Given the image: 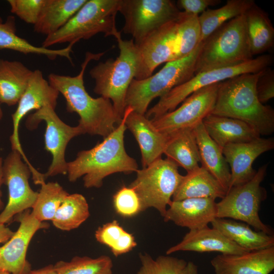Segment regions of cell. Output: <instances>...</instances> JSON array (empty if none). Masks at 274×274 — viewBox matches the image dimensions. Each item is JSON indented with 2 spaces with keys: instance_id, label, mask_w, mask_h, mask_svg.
<instances>
[{
  "instance_id": "obj_36",
  "label": "cell",
  "mask_w": 274,
  "mask_h": 274,
  "mask_svg": "<svg viewBox=\"0 0 274 274\" xmlns=\"http://www.w3.org/2000/svg\"><path fill=\"white\" fill-rule=\"evenodd\" d=\"M177 50L176 59L191 53L201 42L198 15L181 11L178 19Z\"/></svg>"
},
{
  "instance_id": "obj_30",
  "label": "cell",
  "mask_w": 274,
  "mask_h": 274,
  "mask_svg": "<svg viewBox=\"0 0 274 274\" xmlns=\"http://www.w3.org/2000/svg\"><path fill=\"white\" fill-rule=\"evenodd\" d=\"M87 0H46L34 31L48 36L63 27Z\"/></svg>"
},
{
  "instance_id": "obj_5",
  "label": "cell",
  "mask_w": 274,
  "mask_h": 274,
  "mask_svg": "<svg viewBox=\"0 0 274 274\" xmlns=\"http://www.w3.org/2000/svg\"><path fill=\"white\" fill-rule=\"evenodd\" d=\"M253 57L244 14L224 23L202 42L194 75L236 65Z\"/></svg>"
},
{
  "instance_id": "obj_48",
  "label": "cell",
  "mask_w": 274,
  "mask_h": 274,
  "mask_svg": "<svg viewBox=\"0 0 274 274\" xmlns=\"http://www.w3.org/2000/svg\"><path fill=\"white\" fill-rule=\"evenodd\" d=\"M3 115V111L1 107V102H0V120L2 118Z\"/></svg>"
},
{
  "instance_id": "obj_46",
  "label": "cell",
  "mask_w": 274,
  "mask_h": 274,
  "mask_svg": "<svg viewBox=\"0 0 274 274\" xmlns=\"http://www.w3.org/2000/svg\"><path fill=\"white\" fill-rule=\"evenodd\" d=\"M3 160L2 157H0V212H2L4 208V203L2 200V192L1 187L4 183L3 177Z\"/></svg>"
},
{
  "instance_id": "obj_20",
  "label": "cell",
  "mask_w": 274,
  "mask_h": 274,
  "mask_svg": "<svg viewBox=\"0 0 274 274\" xmlns=\"http://www.w3.org/2000/svg\"><path fill=\"white\" fill-rule=\"evenodd\" d=\"M163 217L164 222L191 230L200 229L216 218L215 199L211 198H188L172 200Z\"/></svg>"
},
{
  "instance_id": "obj_19",
  "label": "cell",
  "mask_w": 274,
  "mask_h": 274,
  "mask_svg": "<svg viewBox=\"0 0 274 274\" xmlns=\"http://www.w3.org/2000/svg\"><path fill=\"white\" fill-rule=\"evenodd\" d=\"M211 263L215 274H269L274 269V246L241 254H221Z\"/></svg>"
},
{
  "instance_id": "obj_49",
  "label": "cell",
  "mask_w": 274,
  "mask_h": 274,
  "mask_svg": "<svg viewBox=\"0 0 274 274\" xmlns=\"http://www.w3.org/2000/svg\"><path fill=\"white\" fill-rule=\"evenodd\" d=\"M0 274H10V273L7 272H3L1 273Z\"/></svg>"
},
{
  "instance_id": "obj_21",
  "label": "cell",
  "mask_w": 274,
  "mask_h": 274,
  "mask_svg": "<svg viewBox=\"0 0 274 274\" xmlns=\"http://www.w3.org/2000/svg\"><path fill=\"white\" fill-rule=\"evenodd\" d=\"M179 251L217 252L224 254H236L248 251L230 240L218 230L207 226L190 230L180 242L166 251V255Z\"/></svg>"
},
{
  "instance_id": "obj_2",
  "label": "cell",
  "mask_w": 274,
  "mask_h": 274,
  "mask_svg": "<svg viewBox=\"0 0 274 274\" xmlns=\"http://www.w3.org/2000/svg\"><path fill=\"white\" fill-rule=\"evenodd\" d=\"M132 110L126 108L121 123L102 142L89 150L79 152L75 160L67 163L69 181L74 182L84 176L85 187L99 188L103 180L110 175L129 174L139 169L136 160L126 152L124 143L125 120Z\"/></svg>"
},
{
  "instance_id": "obj_17",
  "label": "cell",
  "mask_w": 274,
  "mask_h": 274,
  "mask_svg": "<svg viewBox=\"0 0 274 274\" xmlns=\"http://www.w3.org/2000/svg\"><path fill=\"white\" fill-rule=\"evenodd\" d=\"M19 226L13 236L0 247L2 265L10 274H26L31 270L26 259L29 244L35 233L47 224L36 219L28 210L19 214Z\"/></svg>"
},
{
  "instance_id": "obj_29",
  "label": "cell",
  "mask_w": 274,
  "mask_h": 274,
  "mask_svg": "<svg viewBox=\"0 0 274 274\" xmlns=\"http://www.w3.org/2000/svg\"><path fill=\"white\" fill-rule=\"evenodd\" d=\"M167 136L163 151L167 158L187 173L199 166L200 156L193 128L181 129Z\"/></svg>"
},
{
  "instance_id": "obj_8",
  "label": "cell",
  "mask_w": 274,
  "mask_h": 274,
  "mask_svg": "<svg viewBox=\"0 0 274 274\" xmlns=\"http://www.w3.org/2000/svg\"><path fill=\"white\" fill-rule=\"evenodd\" d=\"M129 187L136 193L141 211L153 208L164 217L183 176L172 160L161 157L136 172Z\"/></svg>"
},
{
  "instance_id": "obj_27",
  "label": "cell",
  "mask_w": 274,
  "mask_h": 274,
  "mask_svg": "<svg viewBox=\"0 0 274 274\" xmlns=\"http://www.w3.org/2000/svg\"><path fill=\"white\" fill-rule=\"evenodd\" d=\"M75 43H71L67 47L60 49L34 46L16 34V21L14 16H9L5 21L0 17V49H10L24 54L42 55L51 60L55 59L58 56L63 57L72 63L71 53Z\"/></svg>"
},
{
  "instance_id": "obj_15",
  "label": "cell",
  "mask_w": 274,
  "mask_h": 274,
  "mask_svg": "<svg viewBox=\"0 0 274 274\" xmlns=\"http://www.w3.org/2000/svg\"><path fill=\"white\" fill-rule=\"evenodd\" d=\"M177 19L162 25L136 45L140 55V65L135 79H146L161 64L176 60Z\"/></svg>"
},
{
  "instance_id": "obj_43",
  "label": "cell",
  "mask_w": 274,
  "mask_h": 274,
  "mask_svg": "<svg viewBox=\"0 0 274 274\" xmlns=\"http://www.w3.org/2000/svg\"><path fill=\"white\" fill-rule=\"evenodd\" d=\"M14 233V232L7 227L5 224L0 223V244L6 243Z\"/></svg>"
},
{
  "instance_id": "obj_4",
  "label": "cell",
  "mask_w": 274,
  "mask_h": 274,
  "mask_svg": "<svg viewBox=\"0 0 274 274\" xmlns=\"http://www.w3.org/2000/svg\"><path fill=\"white\" fill-rule=\"evenodd\" d=\"M121 33L120 31L115 37L119 49L118 56L99 62L89 74L95 81L94 92L110 100L116 113L123 118L127 92L138 72L140 55L133 40H123Z\"/></svg>"
},
{
  "instance_id": "obj_3",
  "label": "cell",
  "mask_w": 274,
  "mask_h": 274,
  "mask_svg": "<svg viewBox=\"0 0 274 274\" xmlns=\"http://www.w3.org/2000/svg\"><path fill=\"white\" fill-rule=\"evenodd\" d=\"M262 71L241 74L219 83L211 114L242 120L260 135L271 134L274 131L273 109L260 102L256 91Z\"/></svg>"
},
{
  "instance_id": "obj_39",
  "label": "cell",
  "mask_w": 274,
  "mask_h": 274,
  "mask_svg": "<svg viewBox=\"0 0 274 274\" xmlns=\"http://www.w3.org/2000/svg\"><path fill=\"white\" fill-rule=\"evenodd\" d=\"M113 201L116 213L123 217H131L142 212L139 198L129 186L121 187L113 195Z\"/></svg>"
},
{
  "instance_id": "obj_32",
  "label": "cell",
  "mask_w": 274,
  "mask_h": 274,
  "mask_svg": "<svg viewBox=\"0 0 274 274\" xmlns=\"http://www.w3.org/2000/svg\"><path fill=\"white\" fill-rule=\"evenodd\" d=\"M255 4L253 0H228L223 6L219 8L208 9L198 15L201 42L224 23L245 14Z\"/></svg>"
},
{
  "instance_id": "obj_45",
  "label": "cell",
  "mask_w": 274,
  "mask_h": 274,
  "mask_svg": "<svg viewBox=\"0 0 274 274\" xmlns=\"http://www.w3.org/2000/svg\"><path fill=\"white\" fill-rule=\"evenodd\" d=\"M180 274H198L197 266L193 262H188Z\"/></svg>"
},
{
  "instance_id": "obj_38",
  "label": "cell",
  "mask_w": 274,
  "mask_h": 274,
  "mask_svg": "<svg viewBox=\"0 0 274 274\" xmlns=\"http://www.w3.org/2000/svg\"><path fill=\"white\" fill-rule=\"evenodd\" d=\"M141 266L136 274H180L186 265L183 259L169 255H160L153 259L147 253H140Z\"/></svg>"
},
{
  "instance_id": "obj_6",
  "label": "cell",
  "mask_w": 274,
  "mask_h": 274,
  "mask_svg": "<svg viewBox=\"0 0 274 274\" xmlns=\"http://www.w3.org/2000/svg\"><path fill=\"white\" fill-rule=\"evenodd\" d=\"M119 2L120 0H87L63 27L46 36L42 47L48 48L57 44L77 43L99 33L115 37L120 32L116 26Z\"/></svg>"
},
{
  "instance_id": "obj_23",
  "label": "cell",
  "mask_w": 274,
  "mask_h": 274,
  "mask_svg": "<svg viewBox=\"0 0 274 274\" xmlns=\"http://www.w3.org/2000/svg\"><path fill=\"white\" fill-rule=\"evenodd\" d=\"M202 123L209 136L221 147L250 142L260 135L247 123L232 118L209 114Z\"/></svg>"
},
{
  "instance_id": "obj_41",
  "label": "cell",
  "mask_w": 274,
  "mask_h": 274,
  "mask_svg": "<svg viewBox=\"0 0 274 274\" xmlns=\"http://www.w3.org/2000/svg\"><path fill=\"white\" fill-rule=\"evenodd\" d=\"M258 98L262 104L266 103L274 97V72L269 68L263 70L257 82Z\"/></svg>"
},
{
  "instance_id": "obj_35",
  "label": "cell",
  "mask_w": 274,
  "mask_h": 274,
  "mask_svg": "<svg viewBox=\"0 0 274 274\" xmlns=\"http://www.w3.org/2000/svg\"><path fill=\"white\" fill-rule=\"evenodd\" d=\"M37 199L30 212L38 221L51 220L64 198L68 194L57 182L41 184Z\"/></svg>"
},
{
  "instance_id": "obj_13",
  "label": "cell",
  "mask_w": 274,
  "mask_h": 274,
  "mask_svg": "<svg viewBox=\"0 0 274 274\" xmlns=\"http://www.w3.org/2000/svg\"><path fill=\"white\" fill-rule=\"evenodd\" d=\"M219 83L193 92L179 107L150 119L153 124L166 136L181 129L193 128L211 113L216 102Z\"/></svg>"
},
{
  "instance_id": "obj_9",
  "label": "cell",
  "mask_w": 274,
  "mask_h": 274,
  "mask_svg": "<svg viewBox=\"0 0 274 274\" xmlns=\"http://www.w3.org/2000/svg\"><path fill=\"white\" fill-rule=\"evenodd\" d=\"M272 60L271 55H262L236 65L196 74L160 97L158 102L147 111L145 116L151 119L157 118L174 110L190 95L200 89L241 74L258 73L268 67Z\"/></svg>"
},
{
  "instance_id": "obj_33",
  "label": "cell",
  "mask_w": 274,
  "mask_h": 274,
  "mask_svg": "<svg viewBox=\"0 0 274 274\" xmlns=\"http://www.w3.org/2000/svg\"><path fill=\"white\" fill-rule=\"evenodd\" d=\"M89 205L81 194H69L57 209L52 220L53 225L63 231L79 227L89 217Z\"/></svg>"
},
{
  "instance_id": "obj_1",
  "label": "cell",
  "mask_w": 274,
  "mask_h": 274,
  "mask_svg": "<svg viewBox=\"0 0 274 274\" xmlns=\"http://www.w3.org/2000/svg\"><path fill=\"white\" fill-rule=\"evenodd\" d=\"M105 52H87L80 73L75 76L51 73L49 84L64 97L68 112L77 113L80 117L78 125L84 133L98 135L104 138L112 132L121 123L111 101L101 96L93 98L85 89L84 75L91 60H98Z\"/></svg>"
},
{
  "instance_id": "obj_47",
  "label": "cell",
  "mask_w": 274,
  "mask_h": 274,
  "mask_svg": "<svg viewBox=\"0 0 274 274\" xmlns=\"http://www.w3.org/2000/svg\"><path fill=\"white\" fill-rule=\"evenodd\" d=\"M3 272H6V271H5L3 268L2 263L1 254H0V273Z\"/></svg>"
},
{
  "instance_id": "obj_44",
  "label": "cell",
  "mask_w": 274,
  "mask_h": 274,
  "mask_svg": "<svg viewBox=\"0 0 274 274\" xmlns=\"http://www.w3.org/2000/svg\"><path fill=\"white\" fill-rule=\"evenodd\" d=\"M26 274H58L56 270L54 265L52 264L48 265L41 268L30 270Z\"/></svg>"
},
{
  "instance_id": "obj_14",
  "label": "cell",
  "mask_w": 274,
  "mask_h": 274,
  "mask_svg": "<svg viewBox=\"0 0 274 274\" xmlns=\"http://www.w3.org/2000/svg\"><path fill=\"white\" fill-rule=\"evenodd\" d=\"M22 155L12 150L3 162L4 183L8 189V201L0 213V223L10 222L16 215L32 208L38 192L30 187L29 166L21 159Z\"/></svg>"
},
{
  "instance_id": "obj_37",
  "label": "cell",
  "mask_w": 274,
  "mask_h": 274,
  "mask_svg": "<svg viewBox=\"0 0 274 274\" xmlns=\"http://www.w3.org/2000/svg\"><path fill=\"white\" fill-rule=\"evenodd\" d=\"M54 265L58 274H112L113 264L109 256L101 255L95 258L75 256Z\"/></svg>"
},
{
  "instance_id": "obj_7",
  "label": "cell",
  "mask_w": 274,
  "mask_h": 274,
  "mask_svg": "<svg viewBox=\"0 0 274 274\" xmlns=\"http://www.w3.org/2000/svg\"><path fill=\"white\" fill-rule=\"evenodd\" d=\"M202 42L189 55L166 62L157 73L142 80L134 79L128 89L126 108L145 115L150 102L161 97L173 88L190 79L194 75Z\"/></svg>"
},
{
  "instance_id": "obj_10",
  "label": "cell",
  "mask_w": 274,
  "mask_h": 274,
  "mask_svg": "<svg viewBox=\"0 0 274 274\" xmlns=\"http://www.w3.org/2000/svg\"><path fill=\"white\" fill-rule=\"evenodd\" d=\"M268 164L261 166L252 179L230 188L225 196L216 202V218L241 221L255 230L273 235L270 226L260 219L259 212L261 203L267 197L265 189L261 186Z\"/></svg>"
},
{
  "instance_id": "obj_11",
  "label": "cell",
  "mask_w": 274,
  "mask_h": 274,
  "mask_svg": "<svg viewBox=\"0 0 274 274\" xmlns=\"http://www.w3.org/2000/svg\"><path fill=\"white\" fill-rule=\"evenodd\" d=\"M118 12L124 17L122 31L135 45L165 24L178 18L181 11L170 0H120Z\"/></svg>"
},
{
  "instance_id": "obj_31",
  "label": "cell",
  "mask_w": 274,
  "mask_h": 274,
  "mask_svg": "<svg viewBox=\"0 0 274 274\" xmlns=\"http://www.w3.org/2000/svg\"><path fill=\"white\" fill-rule=\"evenodd\" d=\"M245 16L253 56L272 48L274 44V28L268 14L255 4L246 12Z\"/></svg>"
},
{
  "instance_id": "obj_34",
  "label": "cell",
  "mask_w": 274,
  "mask_h": 274,
  "mask_svg": "<svg viewBox=\"0 0 274 274\" xmlns=\"http://www.w3.org/2000/svg\"><path fill=\"white\" fill-rule=\"evenodd\" d=\"M95 237L98 243L108 246L115 257L131 251L137 245L133 234L124 230L116 220L99 227Z\"/></svg>"
},
{
  "instance_id": "obj_22",
  "label": "cell",
  "mask_w": 274,
  "mask_h": 274,
  "mask_svg": "<svg viewBox=\"0 0 274 274\" xmlns=\"http://www.w3.org/2000/svg\"><path fill=\"white\" fill-rule=\"evenodd\" d=\"M125 125L139 144L143 168L161 157L168 136L159 131L150 119L132 110L126 117Z\"/></svg>"
},
{
  "instance_id": "obj_28",
  "label": "cell",
  "mask_w": 274,
  "mask_h": 274,
  "mask_svg": "<svg viewBox=\"0 0 274 274\" xmlns=\"http://www.w3.org/2000/svg\"><path fill=\"white\" fill-rule=\"evenodd\" d=\"M22 62L0 59V102L18 103L32 74Z\"/></svg>"
},
{
  "instance_id": "obj_25",
  "label": "cell",
  "mask_w": 274,
  "mask_h": 274,
  "mask_svg": "<svg viewBox=\"0 0 274 274\" xmlns=\"http://www.w3.org/2000/svg\"><path fill=\"white\" fill-rule=\"evenodd\" d=\"M202 167L210 173L227 190L230 180L229 166L221 148L208 134L202 122L193 128Z\"/></svg>"
},
{
  "instance_id": "obj_16",
  "label": "cell",
  "mask_w": 274,
  "mask_h": 274,
  "mask_svg": "<svg viewBox=\"0 0 274 274\" xmlns=\"http://www.w3.org/2000/svg\"><path fill=\"white\" fill-rule=\"evenodd\" d=\"M59 93L44 78L40 70H35L25 91L18 103L16 110L12 115L13 131L10 138L12 150L19 152L28 165L30 163L23 153L19 140L20 122L28 112L33 110H38L45 106H50L55 109Z\"/></svg>"
},
{
  "instance_id": "obj_18",
  "label": "cell",
  "mask_w": 274,
  "mask_h": 274,
  "mask_svg": "<svg viewBox=\"0 0 274 274\" xmlns=\"http://www.w3.org/2000/svg\"><path fill=\"white\" fill-rule=\"evenodd\" d=\"M273 148V138L261 137L250 142L229 144L224 146L222 153L230 171L228 190L252 179L256 173L252 167L255 160Z\"/></svg>"
},
{
  "instance_id": "obj_24",
  "label": "cell",
  "mask_w": 274,
  "mask_h": 274,
  "mask_svg": "<svg viewBox=\"0 0 274 274\" xmlns=\"http://www.w3.org/2000/svg\"><path fill=\"white\" fill-rule=\"evenodd\" d=\"M227 190L207 170L202 166L183 176L174 193L172 200H180L188 198H223Z\"/></svg>"
},
{
  "instance_id": "obj_42",
  "label": "cell",
  "mask_w": 274,
  "mask_h": 274,
  "mask_svg": "<svg viewBox=\"0 0 274 274\" xmlns=\"http://www.w3.org/2000/svg\"><path fill=\"white\" fill-rule=\"evenodd\" d=\"M221 2L220 0H179L177 1V5L187 13L199 15L209 7L217 5Z\"/></svg>"
},
{
  "instance_id": "obj_12",
  "label": "cell",
  "mask_w": 274,
  "mask_h": 274,
  "mask_svg": "<svg viewBox=\"0 0 274 274\" xmlns=\"http://www.w3.org/2000/svg\"><path fill=\"white\" fill-rule=\"evenodd\" d=\"M46 123L45 133V148L52 155V161L45 179L59 174H67V162L65 160V151L68 142L73 138L84 132L78 125L71 126L63 122L56 114L55 109L45 106L29 116L27 126L34 128L41 121Z\"/></svg>"
},
{
  "instance_id": "obj_40",
  "label": "cell",
  "mask_w": 274,
  "mask_h": 274,
  "mask_svg": "<svg viewBox=\"0 0 274 274\" xmlns=\"http://www.w3.org/2000/svg\"><path fill=\"white\" fill-rule=\"evenodd\" d=\"M11 13L25 22L36 23L46 0H8Z\"/></svg>"
},
{
  "instance_id": "obj_26",
  "label": "cell",
  "mask_w": 274,
  "mask_h": 274,
  "mask_svg": "<svg viewBox=\"0 0 274 274\" xmlns=\"http://www.w3.org/2000/svg\"><path fill=\"white\" fill-rule=\"evenodd\" d=\"M230 240L248 251L274 246V236L262 231L253 230L250 225L241 221L227 218H216L211 223Z\"/></svg>"
}]
</instances>
